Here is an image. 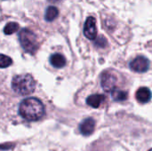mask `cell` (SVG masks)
<instances>
[{
	"label": "cell",
	"instance_id": "11",
	"mask_svg": "<svg viewBox=\"0 0 152 151\" xmlns=\"http://www.w3.org/2000/svg\"><path fill=\"white\" fill-rule=\"evenodd\" d=\"M111 97L116 101H125L127 99L128 94H127V92H126V91L114 89L111 92Z\"/></svg>",
	"mask_w": 152,
	"mask_h": 151
},
{
	"label": "cell",
	"instance_id": "16",
	"mask_svg": "<svg viewBox=\"0 0 152 151\" xmlns=\"http://www.w3.org/2000/svg\"><path fill=\"white\" fill-rule=\"evenodd\" d=\"M49 1L52 2V3H60V2H61L63 0H49Z\"/></svg>",
	"mask_w": 152,
	"mask_h": 151
},
{
	"label": "cell",
	"instance_id": "10",
	"mask_svg": "<svg viewBox=\"0 0 152 151\" xmlns=\"http://www.w3.org/2000/svg\"><path fill=\"white\" fill-rule=\"evenodd\" d=\"M50 62L54 68L61 69L66 65V59L60 53H54L50 57Z\"/></svg>",
	"mask_w": 152,
	"mask_h": 151
},
{
	"label": "cell",
	"instance_id": "8",
	"mask_svg": "<svg viewBox=\"0 0 152 151\" xmlns=\"http://www.w3.org/2000/svg\"><path fill=\"white\" fill-rule=\"evenodd\" d=\"M152 97V93L151 90L147 87H141L135 94L136 100L140 103H147L151 101Z\"/></svg>",
	"mask_w": 152,
	"mask_h": 151
},
{
	"label": "cell",
	"instance_id": "1",
	"mask_svg": "<svg viewBox=\"0 0 152 151\" xmlns=\"http://www.w3.org/2000/svg\"><path fill=\"white\" fill-rule=\"evenodd\" d=\"M44 104L37 98H28L23 100L19 107V114L28 121H37L45 115Z\"/></svg>",
	"mask_w": 152,
	"mask_h": 151
},
{
	"label": "cell",
	"instance_id": "4",
	"mask_svg": "<svg viewBox=\"0 0 152 151\" xmlns=\"http://www.w3.org/2000/svg\"><path fill=\"white\" fill-rule=\"evenodd\" d=\"M149 67H150V61L147 58L143 56H138L130 62V69L133 71L138 73L146 72L149 69Z\"/></svg>",
	"mask_w": 152,
	"mask_h": 151
},
{
	"label": "cell",
	"instance_id": "13",
	"mask_svg": "<svg viewBox=\"0 0 152 151\" xmlns=\"http://www.w3.org/2000/svg\"><path fill=\"white\" fill-rule=\"evenodd\" d=\"M19 29V24L16 22H9L5 25L4 28V32L6 35H12L13 33H15L16 31H18Z\"/></svg>",
	"mask_w": 152,
	"mask_h": 151
},
{
	"label": "cell",
	"instance_id": "3",
	"mask_svg": "<svg viewBox=\"0 0 152 151\" xmlns=\"http://www.w3.org/2000/svg\"><path fill=\"white\" fill-rule=\"evenodd\" d=\"M19 39L22 48L28 53L34 54L38 49V42L36 35L28 28H23L19 34Z\"/></svg>",
	"mask_w": 152,
	"mask_h": 151
},
{
	"label": "cell",
	"instance_id": "7",
	"mask_svg": "<svg viewBox=\"0 0 152 151\" xmlns=\"http://www.w3.org/2000/svg\"><path fill=\"white\" fill-rule=\"evenodd\" d=\"M94 128H95V121L92 117L84 119L79 125V131L85 136L91 135L94 133Z\"/></svg>",
	"mask_w": 152,
	"mask_h": 151
},
{
	"label": "cell",
	"instance_id": "6",
	"mask_svg": "<svg viewBox=\"0 0 152 151\" xmlns=\"http://www.w3.org/2000/svg\"><path fill=\"white\" fill-rule=\"evenodd\" d=\"M84 34L90 40H94L96 38L97 36L96 20L94 17L90 16L86 20L85 27H84Z\"/></svg>",
	"mask_w": 152,
	"mask_h": 151
},
{
	"label": "cell",
	"instance_id": "12",
	"mask_svg": "<svg viewBox=\"0 0 152 151\" xmlns=\"http://www.w3.org/2000/svg\"><path fill=\"white\" fill-rule=\"evenodd\" d=\"M59 15V10L55 6H49L46 9L45 18L47 21H53Z\"/></svg>",
	"mask_w": 152,
	"mask_h": 151
},
{
	"label": "cell",
	"instance_id": "17",
	"mask_svg": "<svg viewBox=\"0 0 152 151\" xmlns=\"http://www.w3.org/2000/svg\"><path fill=\"white\" fill-rule=\"evenodd\" d=\"M149 151H152V149H151V150H149Z\"/></svg>",
	"mask_w": 152,
	"mask_h": 151
},
{
	"label": "cell",
	"instance_id": "2",
	"mask_svg": "<svg viewBox=\"0 0 152 151\" xmlns=\"http://www.w3.org/2000/svg\"><path fill=\"white\" fill-rule=\"evenodd\" d=\"M36 83L29 74H22L15 76L12 81L13 91L21 95H28L34 92Z\"/></svg>",
	"mask_w": 152,
	"mask_h": 151
},
{
	"label": "cell",
	"instance_id": "14",
	"mask_svg": "<svg viewBox=\"0 0 152 151\" xmlns=\"http://www.w3.org/2000/svg\"><path fill=\"white\" fill-rule=\"evenodd\" d=\"M12 63V61L9 56H6L4 54H0V68L1 69L7 68L11 66Z\"/></svg>",
	"mask_w": 152,
	"mask_h": 151
},
{
	"label": "cell",
	"instance_id": "5",
	"mask_svg": "<svg viewBox=\"0 0 152 151\" xmlns=\"http://www.w3.org/2000/svg\"><path fill=\"white\" fill-rule=\"evenodd\" d=\"M117 82V77L110 72H104L102 76V86L105 92H112L116 89Z\"/></svg>",
	"mask_w": 152,
	"mask_h": 151
},
{
	"label": "cell",
	"instance_id": "15",
	"mask_svg": "<svg viewBox=\"0 0 152 151\" xmlns=\"http://www.w3.org/2000/svg\"><path fill=\"white\" fill-rule=\"evenodd\" d=\"M95 44L99 47H105L107 45V41L105 39V37L103 36H99L97 39H96V42H95Z\"/></svg>",
	"mask_w": 152,
	"mask_h": 151
},
{
	"label": "cell",
	"instance_id": "9",
	"mask_svg": "<svg viewBox=\"0 0 152 151\" xmlns=\"http://www.w3.org/2000/svg\"><path fill=\"white\" fill-rule=\"evenodd\" d=\"M104 100L105 96L103 94H93L86 99V103L94 109H98Z\"/></svg>",
	"mask_w": 152,
	"mask_h": 151
}]
</instances>
